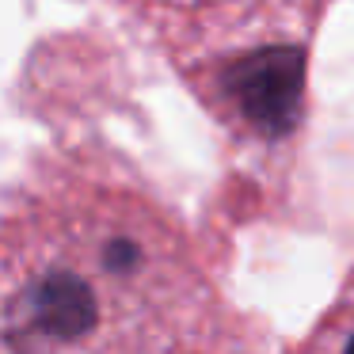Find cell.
Wrapping results in <instances>:
<instances>
[{
    "instance_id": "1",
    "label": "cell",
    "mask_w": 354,
    "mask_h": 354,
    "mask_svg": "<svg viewBox=\"0 0 354 354\" xmlns=\"http://www.w3.org/2000/svg\"><path fill=\"white\" fill-rule=\"evenodd\" d=\"M0 354H259L160 198L95 149L0 206Z\"/></svg>"
}]
</instances>
